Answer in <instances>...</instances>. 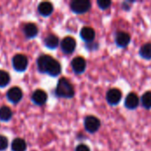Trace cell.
I'll return each mask as SVG.
<instances>
[{"label": "cell", "mask_w": 151, "mask_h": 151, "mask_svg": "<svg viewBox=\"0 0 151 151\" xmlns=\"http://www.w3.org/2000/svg\"><path fill=\"white\" fill-rule=\"evenodd\" d=\"M140 103V99L135 93H130L125 99V106L128 110H135Z\"/></svg>", "instance_id": "obj_10"}, {"label": "cell", "mask_w": 151, "mask_h": 151, "mask_svg": "<svg viewBox=\"0 0 151 151\" xmlns=\"http://www.w3.org/2000/svg\"><path fill=\"white\" fill-rule=\"evenodd\" d=\"M71 10L76 14H83L91 8V2L88 0H73L70 4Z\"/></svg>", "instance_id": "obj_2"}, {"label": "cell", "mask_w": 151, "mask_h": 151, "mask_svg": "<svg viewBox=\"0 0 151 151\" xmlns=\"http://www.w3.org/2000/svg\"><path fill=\"white\" fill-rule=\"evenodd\" d=\"M10 82V75L4 70H0V87H5Z\"/></svg>", "instance_id": "obj_22"}, {"label": "cell", "mask_w": 151, "mask_h": 151, "mask_svg": "<svg viewBox=\"0 0 151 151\" xmlns=\"http://www.w3.org/2000/svg\"><path fill=\"white\" fill-rule=\"evenodd\" d=\"M56 95L62 98H72L74 96V88L68 80L61 78L56 88Z\"/></svg>", "instance_id": "obj_1"}, {"label": "cell", "mask_w": 151, "mask_h": 151, "mask_svg": "<svg viewBox=\"0 0 151 151\" xmlns=\"http://www.w3.org/2000/svg\"><path fill=\"white\" fill-rule=\"evenodd\" d=\"M141 102H142V105L145 109L147 110L151 109V91H147L142 96Z\"/></svg>", "instance_id": "obj_21"}, {"label": "cell", "mask_w": 151, "mask_h": 151, "mask_svg": "<svg viewBox=\"0 0 151 151\" xmlns=\"http://www.w3.org/2000/svg\"><path fill=\"white\" fill-rule=\"evenodd\" d=\"M24 33L27 38H33V37L36 36V35L38 33V28H37L36 25H35L33 23H28V24L25 25V27H24Z\"/></svg>", "instance_id": "obj_16"}, {"label": "cell", "mask_w": 151, "mask_h": 151, "mask_svg": "<svg viewBox=\"0 0 151 151\" xmlns=\"http://www.w3.org/2000/svg\"><path fill=\"white\" fill-rule=\"evenodd\" d=\"M12 117V110L7 106H2L0 108V119L3 121H8Z\"/></svg>", "instance_id": "obj_20"}, {"label": "cell", "mask_w": 151, "mask_h": 151, "mask_svg": "<svg viewBox=\"0 0 151 151\" xmlns=\"http://www.w3.org/2000/svg\"><path fill=\"white\" fill-rule=\"evenodd\" d=\"M84 127L88 133L95 134L99 130L101 121L95 116H87L84 119Z\"/></svg>", "instance_id": "obj_3"}, {"label": "cell", "mask_w": 151, "mask_h": 151, "mask_svg": "<svg viewBox=\"0 0 151 151\" xmlns=\"http://www.w3.org/2000/svg\"><path fill=\"white\" fill-rule=\"evenodd\" d=\"M8 146V140L6 137L0 135V151L4 150Z\"/></svg>", "instance_id": "obj_24"}, {"label": "cell", "mask_w": 151, "mask_h": 151, "mask_svg": "<svg viewBox=\"0 0 151 151\" xmlns=\"http://www.w3.org/2000/svg\"><path fill=\"white\" fill-rule=\"evenodd\" d=\"M44 43H45L46 47H48L49 49L53 50V49H56L58 46L59 40L58 38V36H56L55 35H50L45 38Z\"/></svg>", "instance_id": "obj_17"}, {"label": "cell", "mask_w": 151, "mask_h": 151, "mask_svg": "<svg viewBox=\"0 0 151 151\" xmlns=\"http://www.w3.org/2000/svg\"><path fill=\"white\" fill-rule=\"evenodd\" d=\"M131 42V36L128 33L119 31L116 34L115 42L119 48H126Z\"/></svg>", "instance_id": "obj_7"}, {"label": "cell", "mask_w": 151, "mask_h": 151, "mask_svg": "<svg viewBox=\"0 0 151 151\" xmlns=\"http://www.w3.org/2000/svg\"><path fill=\"white\" fill-rule=\"evenodd\" d=\"M47 98H48L47 94L43 90H42V89L35 90L33 93V95H32V100L37 105L44 104L46 103V101H47Z\"/></svg>", "instance_id": "obj_13"}, {"label": "cell", "mask_w": 151, "mask_h": 151, "mask_svg": "<svg viewBox=\"0 0 151 151\" xmlns=\"http://www.w3.org/2000/svg\"><path fill=\"white\" fill-rule=\"evenodd\" d=\"M28 65V61L26 56L18 54L12 58V66L18 72H24Z\"/></svg>", "instance_id": "obj_5"}, {"label": "cell", "mask_w": 151, "mask_h": 151, "mask_svg": "<svg viewBox=\"0 0 151 151\" xmlns=\"http://www.w3.org/2000/svg\"><path fill=\"white\" fill-rule=\"evenodd\" d=\"M46 73H49L50 76H53V77H56V76L59 75L60 73H61V65L59 64L58 61L52 58L51 61L50 62L48 67H47Z\"/></svg>", "instance_id": "obj_12"}, {"label": "cell", "mask_w": 151, "mask_h": 151, "mask_svg": "<svg viewBox=\"0 0 151 151\" xmlns=\"http://www.w3.org/2000/svg\"><path fill=\"white\" fill-rule=\"evenodd\" d=\"M139 54L144 59H147V60L151 59V42H147L143 44L140 48Z\"/></svg>", "instance_id": "obj_18"}, {"label": "cell", "mask_w": 151, "mask_h": 151, "mask_svg": "<svg viewBox=\"0 0 151 151\" xmlns=\"http://www.w3.org/2000/svg\"><path fill=\"white\" fill-rule=\"evenodd\" d=\"M27 144L23 139L17 138L13 140L12 143V151H26Z\"/></svg>", "instance_id": "obj_19"}, {"label": "cell", "mask_w": 151, "mask_h": 151, "mask_svg": "<svg viewBox=\"0 0 151 151\" xmlns=\"http://www.w3.org/2000/svg\"><path fill=\"white\" fill-rule=\"evenodd\" d=\"M38 12L42 16H50L53 12V5L50 2H42L38 5Z\"/></svg>", "instance_id": "obj_15"}, {"label": "cell", "mask_w": 151, "mask_h": 151, "mask_svg": "<svg viewBox=\"0 0 151 151\" xmlns=\"http://www.w3.org/2000/svg\"><path fill=\"white\" fill-rule=\"evenodd\" d=\"M122 99V93L119 88H111L106 94L107 103L112 106L118 105Z\"/></svg>", "instance_id": "obj_4"}, {"label": "cell", "mask_w": 151, "mask_h": 151, "mask_svg": "<svg viewBox=\"0 0 151 151\" xmlns=\"http://www.w3.org/2000/svg\"><path fill=\"white\" fill-rule=\"evenodd\" d=\"M87 67V62L82 57H76L72 61V68L77 74L84 73Z\"/></svg>", "instance_id": "obj_8"}, {"label": "cell", "mask_w": 151, "mask_h": 151, "mask_svg": "<svg viewBox=\"0 0 151 151\" xmlns=\"http://www.w3.org/2000/svg\"><path fill=\"white\" fill-rule=\"evenodd\" d=\"M76 48V41L74 38L71 36L65 37L61 42V49L64 53L65 54H71L74 51Z\"/></svg>", "instance_id": "obj_6"}, {"label": "cell", "mask_w": 151, "mask_h": 151, "mask_svg": "<svg viewBox=\"0 0 151 151\" xmlns=\"http://www.w3.org/2000/svg\"><path fill=\"white\" fill-rule=\"evenodd\" d=\"M80 35L84 42L90 43L96 38V32L90 27H84L81 28V30L80 32Z\"/></svg>", "instance_id": "obj_9"}, {"label": "cell", "mask_w": 151, "mask_h": 151, "mask_svg": "<svg viewBox=\"0 0 151 151\" xmlns=\"http://www.w3.org/2000/svg\"><path fill=\"white\" fill-rule=\"evenodd\" d=\"M51 59H52V58L49 55H42V56L39 57V58L37 60V66L41 73H46L47 67H48L50 62L51 61Z\"/></svg>", "instance_id": "obj_14"}, {"label": "cell", "mask_w": 151, "mask_h": 151, "mask_svg": "<svg viewBox=\"0 0 151 151\" xmlns=\"http://www.w3.org/2000/svg\"><path fill=\"white\" fill-rule=\"evenodd\" d=\"M75 151H90V149L85 144H80L76 147Z\"/></svg>", "instance_id": "obj_25"}, {"label": "cell", "mask_w": 151, "mask_h": 151, "mask_svg": "<svg viewBox=\"0 0 151 151\" xmlns=\"http://www.w3.org/2000/svg\"><path fill=\"white\" fill-rule=\"evenodd\" d=\"M7 98H8V100L10 102H12L13 104L19 103L22 98V91H21V89L17 88V87L12 88L7 92Z\"/></svg>", "instance_id": "obj_11"}, {"label": "cell", "mask_w": 151, "mask_h": 151, "mask_svg": "<svg viewBox=\"0 0 151 151\" xmlns=\"http://www.w3.org/2000/svg\"><path fill=\"white\" fill-rule=\"evenodd\" d=\"M97 4L100 9L102 10H106L111 5V1L110 0H97Z\"/></svg>", "instance_id": "obj_23"}]
</instances>
